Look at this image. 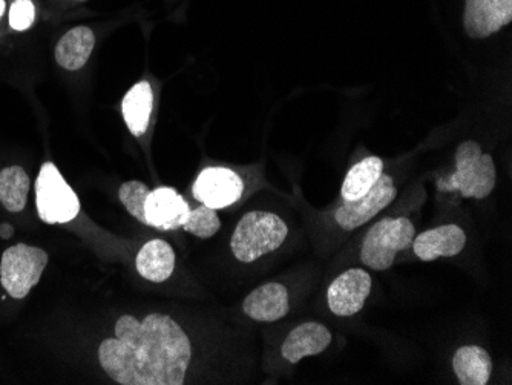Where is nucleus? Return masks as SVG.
<instances>
[{
  "label": "nucleus",
  "mask_w": 512,
  "mask_h": 385,
  "mask_svg": "<svg viewBox=\"0 0 512 385\" xmlns=\"http://www.w3.org/2000/svg\"><path fill=\"white\" fill-rule=\"evenodd\" d=\"M192 359V344L171 316L151 313L145 320L123 315L115 338L99 347L109 378L122 385H181Z\"/></svg>",
  "instance_id": "1"
},
{
  "label": "nucleus",
  "mask_w": 512,
  "mask_h": 385,
  "mask_svg": "<svg viewBox=\"0 0 512 385\" xmlns=\"http://www.w3.org/2000/svg\"><path fill=\"white\" fill-rule=\"evenodd\" d=\"M496 180L493 157L483 154L479 143L468 140L457 148L456 172L437 181V188L442 192H460L463 198L483 200L494 191Z\"/></svg>",
  "instance_id": "2"
},
{
  "label": "nucleus",
  "mask_w": 512,
  "mask_h": 385,
  "mask_svg": "<svg viewBox=\"0 0 512 385\" xmlns=\"http://www.w3.org/2000/svg\"><path fill=\"white\" fill-rule=\"evenodd\" d=\"M289 228L272 212L253 211L244 215L230 240L232 254L241 263H253L283 246Z\"/></svg>",
  "instance_id": "3"
},
{
  "label": "nucleus",
  "mask_w": 512,
  "mask_h": 385,
  "mask_svg": "<svg viewBox=\"0 0 512 385\" xmlns=\"http://www.w3.org/2000/svg\"><path fill=\"white\" fill-rule=\"evenodd\" d=\"M414 237L416 229L408 218H382L371 226L362 241V264L378 272L390 269L396 255L411 247Z\"/></svg>",
  "instance_id": "4"
},
{
  "label": "nucleus",
  "mask_w": 512,
  "mask_h": 385,
  "mask_svg": "<svg viewBox=\"0 0 512 385\" xmlns=\"http://www.w3.org/2000/svg\"><path fill=\"white\" fill-rule=\"evenodd\" d=\"M36 206L40 220L69 223L79 215L80 201L54 163H43L36 181Z\"/></svg>",
  "instance_id": "5"
},
{
  "label": "nucleus",
  "mask_w": 512,
  "mask_h": 385,
  "mask_svg": "<svg viewBox=\"0 0 512 385\" xmlns=\"http://www.w3.org/2000/svg\"><path fill=\"white\" fill-rule=\"evenodd\" d=\"M48 261L39 247L22 243L8 247L0 261V283L10 297L22 300L39 283Z\"/></svg>",
  "instance_id": "6"
},
{
  "label": "nucleus",
  "mask_w": 512,
  "mask_h": 385,
  "mask_svg": "<svg viewBox=\"0 0 512 385\" xmlns=\"http://www.w3.org/2000/svg\"><path fill=\"white\" fill-rule=\"evenodd\" d=\"M396 195H398V189L394 185L393 178L382 174L367 194L356 200H344V203L336 209V223L344 231H355L390 206Z\"/></svg>",
  "instance_id": "7"
},
{
  "label": "nucleus",
  "mask_w": 512,
  "mask_h": 385,
  "mask_svg": "<svg viewBox=\"0 0 512 385\" xmlns=\"http://www.w3.org/2000/svg\"><path fill=\"white\" fill-rule=\"evenodd\" d=\"M371 277L367 270L348 269L335 278L327 290V303L333 315L348 318L361 312L370 297Z\"/></svg>",
  "instance_id": "8"
},
{
  "label": "nucleus",
  "mask_w": 512,
  "mask_h": 385,
  "mask_svg": "<svg viewBox=\"0 0 512 385\" xmlns=\"http://www.w3.org/2000/svg\"><path fill=\"white\" fill-rule=\"evenodd\" d=\"M244 183L237 172L227 168H207L198 175L194 197L207 208H229L243 195Z\"/></svg>",
  "instance_id": "9"
},
{
  "label": "nucleus",
  "mask_w": 512,
  "mask_h": 385,
  "mask_svg": "<svg viewBox=\"0 0 512 385\" xmlns=\"http://www.w3.org/2000/svg\"><path fill=\"white\" fill-rule=\"evenodd\" d=\"M512 20V0H467L463 27L473 39H486Z\"/></svg>",
  "instance_id": "10"
},
{
  "label": "nucleus",
  "mask_w": 512,
  "mask_h": 385,
  "mask_svg": "<svg viewBox=\"0 0 512 385\" xmlns=\"http://www.w3.org/2000/svg\"><path fill=\"white\" fill-rule=\"evenodd\" d=\"M467 246V234L457 224H444L416 235L413 240L414 255L421 261L456 257Z\"/></svg>",
  "instance_id": "11"
},
{
  "label": "nucleus",
  "mask_w": 512,
  "mask_h": 385,
  "mask_svg": "<svg viewBox=\"0 0 512 385\" xmlns=\"http://www.w3.org/2000/svg\"><path fill=\"white\" fill-rule=\"evenodd\" d=\"M145 212L148 226L161 231H175L183 226L191 208L175 189L157 188L149 192Z\"/></svg>",
  "instance_id": "12"
},
{
  "label": "nucleus",
  "mask_w": 512,
  "mask_h": 385,
  "mask_svg": "<svg viewBox=\"0 0 512 385\" xmlns=\"http://www.w3.org/2000/svg\"><path fill=\"white\" fill-rule=\"evenodd\" d=\"M332 344V332L324 324L309 321L295 327L281 347V355L290 364H298L301 359L319 355Z\"/></svg>",
  "instance_id": "13"
},
{
  "label": "nucleus",
  "mask_w": 512,
  "mask_h": 385,
  "mask_svg": "<svg viewBox=\"0 0 512 385\" xmlns=\"http://www.w3.org/2000/svg\"><path fill=\"white\" fill-rule=\"evenodd\" d=\"M243 310L249 318L260 323L283 320L290 310L289 292L283 284H264L246 297Z\"/></svg>",
  "instance_id": "14"
},
{
  "label": "nucleus",
  "mask_w": 512,
  "mask_h": 385,
  "mask_svg": "<svg viewBox=\"0 0 512 385\" xmlns=\"http://www.w3.org/2000/svg\"><path fill=\"white\" fill-rule=\"evenodd\" d=\"M138 274L152 283H165L175 269V252L171 244L155 238L138 252L135 260Z\"/></svg>",
  "instance_id": "15"
},
{
  "label": "nucleus",
  "mask_w": 512,
  "mask_h": 385,
  "mask_svg": "<svg viewBox=\"0 0 512 385\" xmlns=\"http://www.w3.org/2000/svg\"><path fill=\"white\" fill-rule=\"evenodd\" d=\"M453 370L459 384L486 385L493 373V361L483 347L463 346L454 353Z\"/></svg>",
  "instance_id": "16"
},
{
  "label": "nucleus",
  "mask_w": 512,
  "mask_h": 385,
  "mask_svg": "<svg viewBox=\"0 0 512 385\" xmlns=\"http://www.w3.org/2000/svg\"><path fill=\"white\" fill-rule=\"evenodd\" d=\"M96 45V37L88 27L69 30L56 47V60L63 70L77 71L88 62Z\"/></svg>",
  "instance_id": "17"
},
{
  "label": "nucleus",
  "mask_w": 512,
  "mask_h": 385,
  "mask_svg": "<svg viewBox=\"0 0 512 385\" xmlns=\"http://www.w3.org/2000/svg\"><path fill=\"white\" fill-rule=\"evenodd\" d=\"M152 106H154V94H152L151 85L145 80L132 86L123 99V119L135 137L145 134L148 129Z\"/></svg>",
  "instance_id": "18"
},
{
  "label": "nucleus",
  "mask_w": 512,
  "mask_h": 385,
  "mask_svg": "<svg viewBox=\"0 0 512 385\" xmlns=\"http://www.w3.org/2000/svg\"><path fill=\"white\" fill-rule=\"evenodd\" d=\"M384 174V162L379 157H367L348 171L342 183L341 194L345 201L356 200L367 194L379 177Z\"/></svg>",
  "instance_id": "19"
},
{
  "label": "nucleus",
  "mask_w": 512,
  "mask_h": 385,
  "mask_svg": "<svg viewBox=\"0 0 512 385\" xmlns=\"http://www.w3.org/2000/svg\"><path fill=\"white\" fill-rule=\"evenodd\" d=\"M30 177L20 166L0 171V203L10 212H20L27 205Z\"/></svg>",
  "instance_id": "20"
},
{
  "label": "nucleus",
  "mask_w": 512,
  "mask_h": 385,
  "mask_svg": "<svg viewBox=\"0 0 512 385\" xmlns=\"http://www.w3.org/2000/svg\"><path fill=\"white\" fill-rule=\"evenodd\" d=\"M181 228L186 232H191L195 237L206 240V238L214 237L220 231L221 221L215 209L203 205L200 208L191 209Z\"/></svg>",
  "instance_id": "21"
},
{
  "label": "nucleus",
  "mask_w": 512,
  "mask_h": 385,
  "mask_svg": "<svg viewBox=\"0 0 512 385\" xmlns=\"http://www.w3.org/2000/svg\"><path fill=\"white\" fill-rule=\"evenodd\" d=\"M149 192L151 191L145 183L135 180L126 181L119 189L120 201L128 209L129 214L146 226H148V220H146L145 203Z\"/></svg>",
  "instance_id": "22"
},
{
  "label": "nucleus",
  "mask_w": 512,
  "mask_h": 385,
  "mask_svg": "<svg viewBox=\"0 0 512 385\" xmlns=\"http://www.w3.org/2000/svg\"><path fill=\"white\" fill-rule=\"evenodd\" d=\"M36 20V7L31 0H16L11 5L10 25L13 30L27 31L33 27Z\"/></svg>",
  "instance_id": "23"
},
{
  "label": "nucleus",
  "mask_w": 512,
  "mask_h": 385,
  "mask_svg": "<svg viewBox=\"0 0 512 385\" xmlns=\"http://www.w3.org/2000/svg\"><path fill=\"white\" fill-rule=\"evenodd\" d=\"M14 229L13 226H10L8 223L0 224V237L4 238V240H8L13 235Z\"/></svg>",
  "instance_id": "24"
},
{
  "label": "nucleus",
  "mask_w": 512,
  "mask_h": 385,
  "mask_svg": "<svg viewBox=\"0 0 512 385\" xmlns=\"http://www.w3.org/2000/svg\"><path fill=\"white\" fill-rule=\"evenodd\" d=\"M5 13V0H0V19L4 16Z\"/></svg>",
  "instance_id": "25"
}]
</instances>
